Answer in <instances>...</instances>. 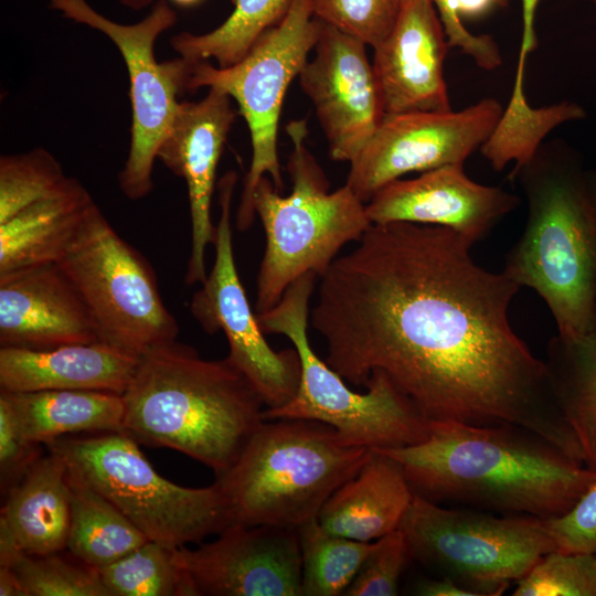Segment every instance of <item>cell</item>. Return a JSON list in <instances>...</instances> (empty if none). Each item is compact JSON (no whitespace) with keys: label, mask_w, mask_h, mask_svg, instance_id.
<instances>
[{"label":"cell","mask_w":596,"mask_h":596,"mask_svg":"<svg viewBox=\"0 0 596 596\" xmlns=\"http://www.w3.org/2000/svg\"><path fill=\"white\" fill-rule=\"evenodd\" d=\"M123 397L124 433L185 454L216 476L235 464L265 421L264 402L227 358L206 360L177 341L139 356Z\"/></svg>","instance_id":"3957f363"},{"label":"cell","mask_w":596,"mask_h":596,"mask_svg":"<svg viewBox=\"0 0 596 596\" xmlns=\"http://www.w3.org/2000/svg\"><path fill=\"white\" fill-rule=\"evenodd\" d=\"M413 496L401 466L371 449L361 469L329 497L317 520L329 533L373 542L398 529Z\"/></svg>","instance_id":"603a6c76"},{"label":"cell","mask_w":596,"mask_h":596,"mask_svg":"<svg viewBox=\"0 0 596 596\" xmlns=\"http://www.w3.org/2000/svg\"><path fill=\"white\" fill-rule=\"evenodd\" d=\"M44 445L30 441L17 416L0 393V488L2 497L13 488L43 456Z\"/></svg>","instance_id":"8d00e7d4"},{"label":"cell","mask_w":596,"mask_h":596,"mask_svg":"<svg viewBox=\"0 0 596 596\" xmlns=\"http://www.w3.org/2000/svg\"><path fill=\"white\" fill-rule=\"evenodd\" d=\"M98 341L84 300L58 264L0 276V347L47 350Z\"/></svg>","instance_id":"ffe728a7"},{"label":"cell","mask_w":596,"mask_h":596,"mask_svg":"<svg viewBox=\"0 0 596 596\" xmlns=\"http://www.w3.org/2000/svg\"><path fill=\"white\" fill-rule=\"evenodd\" d=\"M138 445L124 432H105L61 437L45 448L60 454L74 475L115 504L149 541L188 546L232 523L216 481L204 488L171 482Z\"/></svg>","instance_id":"ba28073f"},{"label":"cell","mask_w":596,"mask_h":596,"mask_svg":"<svg viewBox=\"0 0 596 596\" xmlns=\"http://www.w3.org/2000/svg\"><path fill=\"white\" fill-rule=\"evenodd\" d=\"M234 10L216 29L193 34L181 32L170 44L180 57L191 61L215 58L220 67L241 61L255 41L286 17L292 0H232Z\"/></svg>","instance_id":"83f0119b"},{"label":"cell","mask_w":596,"mask_h":596,"mask_svg":"<svg viewBox=\"0 0 596 596\" xmlns=\"http://www.w3.org/2000/svg\"><path fill=\"white\" fill-rule=\"evenodd\" d=\"M96 205L75 178L0 223V276L57 264Z\"/></svg>","instance_id":"cb8c5ba5"},{"label":"cell","mask_w":596,"mask_h":596,"mask_svg":"<svg viewBox=\"0 0 596 596\" xmlns=\"http://www.w3.org/2000/svg\"><path fill=\"white\" fill-rule=\"evenodd\" d=\"M50 8L103 32L121 53L129 74L132 124L118 183L129 200L143 199L153 188L155 160L180 104L178 96L188 92L187 61L179 57L158 63L155 56L158 36L175 24L177 13L166 0H158L141 21L121 24L97 12L86 0H50Z\"/></svg>","instance_id":"7c38bea8"},{"label":"cell","mask_w":596,"mask_h":596,"mask_svg":"<svg viewBox=\"0 0 596 596\" xmlns=\"http://www.w3.org/2000/svg\"><path fill=\"white\" fill-rule=\"evenodd\" d=\"M178 553L196 596H301L298 529L231 523L215 541Z\"/></svg>","instance_id":"2e32d148"},{"label":"cell","mask_w":596,"mask_h":596,"mask_svg":"<svg viewBox=\"0 0 596 596\" xmlns=\"http://www.w3.org/2000/svg\"><path fill=\"white\" fill-rule=\"evenodd\" d=\"M320 21L312 0H292L280 23L266 30L234 65L214 67L207 61H187V91L217 88L238 105L252 142V161L243 181L236 228L248 230L256 217L253 195L267 174L276 190L284 188L277 152V130L285 94L313 49Z\"/></svg>","instance_id":"30bf717a"},{"label":"cell","mask_w":596,"mask_h":596,"mask_svg":"<svg viewBox=\"0 0 596 596\" xmlns=\"http://www.w3.org/2000/svg\"><path fill=\"white\" fill-rule=\"evenodd\" d=\"M298 534L304 596L343 595L374 544L329 533L317 518L300 525Z\"/></svg>","instance_id":"f546056e"},{"label":"cell","mask_w":596,"mask_h":596,"mask_svg":"<svg viewBox=\"0 0 596 596\" xmlns=\"http://www.w3.org/2000/svg\"><path fill=\"white\" fill-rule=\"evenodd\" d=\"M587 182H588V189H589L590 198H592L593 205L596 213V171L587 170Z\"/></svg>","instance_id":"7bdbcfd3"},{"label":"cell","mask_w":596,"mask_h":596,"mask_svg":"<svg viewBox=\"0 0 596 596\" xmlns=\"http://www.w3.org/2000/svg\"><path fill=\"white\" fill-rule=\"evenodd\" d=\"M417 594L423 596H476L473 592L446 576L419 583Z\"/></svg>","instance_id":"ab89813d"},{"label":"cell","mask_w":596,"mask_h":596,"mask_svg":"<svg viewBox=\"0 0 596 596\" xmlns=\"http://www.w3.org/2000/svg\"><path fill=\"white\" fill-rule=\"evenodd\" d=\"M370 453L345 445L331 426L320 422L264 421L216 483L232 523L298 529L318 517Z\"/></svg>","instance_id":"5b68a950"},{"label":"cell","mask_w":596,"mask_h":596,"mask_svg":"<svg viewBox=\"0 0 596 596\" xmlns=\"http://www.w3.org/2000/svg\"><path fill=\"white\" fill-rule=\"evenodd\" d=\"M0 596H25L18 576L9 566H0Z\"/></svg>","instance_id":"60d3db41"},{"label":"cell","mask_w":596,"mask_h":596,"mask_svg":"<svg viewBox=\"0 0 596 596\" xmlns=\"http://www.w3.org/2000/svg\"><path fill=\"white\" fill-rule=\"evenodd\" d=\"M316 274L295 280L270 310L256 315L264 333L287 337L300 358V380L286 404L265 408L270 419H308L331 426L353 447L390 449L425 441L430 423L382 374L373 373L358 393L312 350L307 333Z\"/></svg>","instance_id":"52a82bcc"},{"label":"cell","mask_w":596,"mask_h":596,"mask_svg":"<svg viewBox=\"0 0 596 596\" xmlns=\"http://www.w3.org/2000/svg\"><path fill=\"white\" fill-rule=\"evenodd\" d=\"M590 1H593V2H595V3H596V0H590Z\"/></svg>","instance_id":"f6af8a7d"},{"label":"cell","mask_w":596,"mask_h":596,"mask_svg":"<svg viewBox=\"0 0 596 596\" xmlns=\"http://www.w3.org/2000/svg\"><path fill=\"white\" fill-rule=\"evenodd\" d=\"M509 179L523 190L528 217L503 273L539 294L557 336L576 338L596 305V213L582 157L564 140L543 142Z\"/></svg>","instance_id":"277c9868"},{"label":"cell","mask_w":596,"mask_h":596,"mask_svg":"<svg viewBox=\"0 0 596 596\" xmlns=\"http://www.w3.org/2000/svg\"><path fill=\"white\" fill-rule=\"evenodd\" d=\"M449 49L432 0H401L392 31L373 49L372 67L384 113L451 110L444 78Z\"/></svg>","instance_id":"d6986e66"},{"label":"cell","mask_w":596,"mask_h":596,"mask_svg":"<svg viewBox=\"0 0 596 596\" xmlns=\"http://www.w3.org/2000/svg\"><path fill=\"white\" fill-rule=\"evenodd\" d=\"M398 529L411 558L476 596L501 595L556 551L543 519L447 508L415 492Z\"/></svg>","instance_id":"9c48e42d"},{"label":"cell","mask_w":596,"mask_h":596,"mask_svg":"<svg viewBox=\"0 0 596 596\" xmlns=\"http://www.w3.org/2000/svg\"><path fill=\"white\" fill-rule=\"evenodd\" d=\"M545 362L575 461L596 473V305L584 333L550 340Z\"/></svg>","instance_id":"d4e9b609"},{"label":"cell","mask_w":596,"mask_h":596,"mask_svg":"<svg viewBox=\"0 0 596 596\" xmlns=\"http://www.w3.org/2000/svg\"><path fill=\"white\" fill-rule=\"evenodd\" d=\"M9 401L24 436L47 445L79 433L123 432V394L105 391L52 390L11 393Z\"/></svg>","instance_id":"484cf974"},{"label":"cell","mask_w":596,"mask_h":596,"mask_svg":"<svg viewBox=\"0 0 596 596\" xmlns=\"http://www.w3.org/2000/svg\"><path fill=\"white\" fill-rule=\"evenodd\" d=\"M377 450L401 466L415 493L499 514L558 517L596 478L551 443L510 425L432 422L425 441Z\"/></svg>","instance_id":"7a4b0ae2"},{"label":"cell","mask_w":596,"mask_h":596,"mask_svg":"<svg viewBox=\"0 0 596 596\" xmlns=\"http://www.w3.org/2000/svg\"><path fill=\"white\" fill-rule=\"evenodd\" d=\"M320 277L309 321L345 382L382 373L429 422L510 425L573 447L546 362L513 331L521 288L455 231L372 224Z\"/></svg>","instance_id":"6da1fadb"},{"label":"cell","mask_w":596,"mask_h":596,"mask_svg":"<svg viewBox=\"0 0 596 596\" xmlns=\"http://www.w3.org/2000/svg\"><path fill=\"white\" fill-rule=\"evenodd\" d=\"M70 523L68 466L60 454L47 449L4 497L0 564L10 563L19 553L43 555L65 551Z\"/></svg>","instance_id":"44dd1931"},{"label":"cell","mask_w":596,"mask_h":596,"mask_svg":"<svg viewBox=\"0 0 596 596\" xmlns=\"http://www.w3.org/2000/svg\"><path fill=\"white\" fill-rule=\"evenodd\" d=\"M319 21L315 56L300 70L299 84L315 106L330 158L351 162L385 113L368 45Z\"/></svg>","instance_id":"9a60e30c"},{"label":"cell","mask_w":596,"mask_h":596,"mask_svg":"<svg viewBox=\"0 0 596 596\" xmlns=\"http://www.w3.org/2000/svg\"><path fill=\"white\" fill-rule=\"evenodd\" d=\"M286 130L292 142L287 170L292 182L287 196L264 175L253 204L263 224L266 244L257 276L256 315L274 308L299 277H321L339 251L358 242L372 225L365 203L344 184L333 192L306 146L307 120H294Z\"/></svg>","instance_id":"8992f818"},{"label":"cell","mask_w":596,"mask_h":596,"mask_svg":"<svg viewBox=\"0 0 596 596\" xmlns=\"http://www.w3.org/2000/svg\"><path fill=\"white\" fill-rule=\"evenodd\" d=\"M62 552L43 555L20 553L9 565L25 596H109L96 568Z\"/></svg>","instance_id":"4dcf8cb0"},{"label":"cell","mask_w":596,"mask_h":596,"mask_svg":"<svg viewBox=\"0 0 596 596\" xmlns=\"http://www.w3.org/2000/svg\"><path fill=\"white\" fill-rule=\"evenodd\" d=\"M171 1L178 6L191 7V6L198 4L202 0H171Z\"/></svg>","instance_id":"ee69618b"},{"label":"cell","mask_w":596,"mask_h":596,"mask_svg":"<svg viewBox=\"0 0 596 596\" xmlns=\"http://www.w3.org/2000/svg\"><path fill=\"white\" fill-rule=\"evenodd\" d=\"M518 205L515 194L471 180L464 164H448L389 183L365 203V209L372 224L443 226L475 245Z\"/></svg>","instance_id":"ac0fdd59"},{"label":"cell","mask_w":596,"mask_h":596,"mask_svg":"<svg viewBox=\"0 0 596 596\" xmlns=\"http://www.w3.org/2000/svg\"><path fill=\"white\" fill-rule=\"evenodd\" d=\"M545 523L556 551L596 554V478L568 511Z\"/></svg>","instance_id":"74e56055"},{"label":"cell","mask_w":596,"mask_h":596,"mask_svg":"<svg viewBox=\"0 0 596 596\" xmlns=\"http://www.w3.org/2000/svg\"><path fill=\"white\" fill-rule=\"evenodd\" d=\"M178 549L147 541L96 571L109 596H196Z\"/></svg>","instance_id":"f1b7e54d"},{"label":"cell","mask_w":596,"mask_h":596,"mask_svg":"<svg viewBox=\"0 0 596 596\" xmlns=\"http://www.w3.org/2000/svg\"><path fill=\"white\" fill-rule=\"evenodd\" d=\"M540 0H521L522 2V35L520 52L513 87L511 91L512 100L525 99L523 89L524 68L528 55L536 47L538 41L534 31L535 12Z\"/></svg>","instance_id":"f35d334b"},{"label":"cell","mask_w":596,"mask_h":596,"mask_svg":"<svg viewBox=\"0 0 596 596\" xmlns=\"http://www.w3.org/2000/svg\"><path fill=\"white\" fill-rule=\"evenodd\" d=\"M232 98L217 88L199 102H181L159 146L157 158L188 188L191 247L184 281L202 284L206 278L205 253L213 245L216 226L211 201L216 169L236 111Z\"/></svg>","instance_id":"e0dca14e"},{"label":"cell","mask_w":596,"mask_h":596,"mask_svg":"<svg viewBox=\"0 0 596 596\" xmlns=\"http://www.w3.org/2000/svg\"><path fill=\"white\" fill-rule=\"evenodd\" d=\"M401 0H312L313 17L374 49L392 31Z\"/></svg>","instance_id":"e575fe53"},{"label":"cell","mask_w":596,"mask_h":596,"mask_svg":"<svg viewBox=\"0 0 596 596\" xmlns=\"http://www.w3.org/2000/svg\"><path fill=\"white\" fill-rule=\"evenodd\" d=\"M71 523L66 550L93 568L107 566L147 541L107 498L68 469Z\"/></svg>","instance_id":"4316f807"},{"label":"cell","mask_w":596,"mask_h":596,"mask_svg":"<svg viewBox=\"0 0 596 596\" xmlns=\"http://www.w3.org/2000/svg\"><path fill=\"white\" fill-rule=\"evenodd\" d=\"M436 7L449 47L470 56L478 67L493 71L501 66L502 55L489 34H473L462 23L478 20L505 8L511 0H432Z\"/></svg>","instance_id":"836d02e7"},{"label":"cell","mask_w":596,"mask_h":596,"mask_svg":"<svg viewBox=\"0 0 596 596\" xmlns=\"http://www.w3.org/2000/svg\"><path fill=\"white\" fill-rule=\"evenodd\" d=\"M409 560V550L402 531L397 529L386 534L374 541L371 552L343 595H397L400 578Z\"/></svg>","instance_id":"d590c367"},{"label":"cell","mask_w":596,"mask_h":596,"mask_svg":"<svg viewBox=\"0 0 596 596\" xmlns=\"http://www.w3.org/2000/svg\"><path fill=\"white\" fill-rule=\"evenodd\" d=\"M124 7L132 10H142L155 2V0H118Z\"/></svg>","instance_id":"b9f144b4"},{"label":"cell","mask_w":596,"mask_h":596,"mask_svg":"<svg viewBox=\"0 0 596 596\" xmlns=\"http://www.w3.org/2000/svg\"><path fill=\"white\" fill-rule=\"evenodd\" d=\"M57 264L84 300L100 342L140 356L177 341L179 326L153 268L97 205Z\"/></svg>","instance_id":"8fae6325"},{"label":"cell","mask_w":596,"mask_h":596,"mask_svg":"<svg viewBox=\"0 0 596 596\" xmlns=\"http://www.w3.org/2000/svg\"><path fill=\"white\" fill-rule=\"evenodd\" d=\"M139 356L100 341L47 350L0 347V391H105L124 394Z\"/></svg>","instance_id":"7402d4cb"},{"label":"cell","mask_w":596,"mask_h":596,"mask_svg":"<svg viewBox=\"0 0 596 596\" xmlns=\"http://www.w3.org/2000/svg\"><path fill=\"white\" fill-rule=\"evenodd\" d=\"M503 109L488 97L457 111L385 114L350 162L345 184L368 203L404 174L464 164L492 135Z\"/></svg>","instance_id":"5bb4252c"},{"label":"cell","mask_w":596,"mask_h":596,"mask_svg":"<svg viewBox=\"0 0 596 596\" xmlns=\"http://www.w3.org/2000/svg\"><path fill=\"white\" fill-rule=\"evenodd\" d=\"M72 177L45 149L0 158V223L30 203L63 188Z\"/></svg>","instance_id":"1f68e13d"},{"label":"cell","mask_w":596,"mask_h":596,"mask_svg":"<svg viewBox=\"0 0 596 596\" xmlns=\"http://www.w3.org/2000/svg\"><path fill=\"white\" fill-rule=\"evenodd\" d=\"M513 596H596V554L553 551L517 581Z\"/></svg>","instance_id":"d6a6232c"},{"label":"cell","mask_w":596,"mask_h":596,"mask_svg":"<svg viewBox=\"0 0 596 596\" xmlns=\"http://www.w3.org/2000/svg\"><path fill=\"white\" fill-rule=\"evenodd\" d=\"M236 181L235 171H228L219 181L221 214L213 243L215 258L189 307L206 333L223 331L230 347L226 358L251 382L266 408H275L289 402L296 394L300 380V358L295 348L281 351L270 348L241 283L231 226Z\"/></svg>","instance_id":"4fadbf2b"}]
</instances>
